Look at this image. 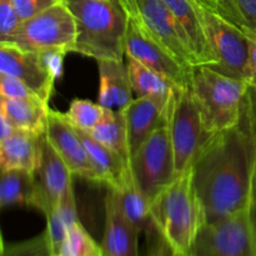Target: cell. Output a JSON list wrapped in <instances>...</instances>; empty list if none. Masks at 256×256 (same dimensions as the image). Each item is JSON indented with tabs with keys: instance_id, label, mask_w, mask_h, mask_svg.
<instances>
[{
	"instance_id": "37",
	"label": "cell",
	"mask_w": 256,
	"mask_h": 256,
	"mask_svg": "<svg viewBox=\"0 0 256 256\" xmlns=\"http://www.w3.org/2000/svg\"><path fill=\"white\" fill-rule=\"evenodd\" d=\"M154 239H152V244L150 246L148 256H189V254L179 252V250L174 249L162 235L158 232V230L154 232Z\"/></svg>"
},
{
	"instance_id": "42",
	"label": "cell",
	"mask_w": 256,
	"mask_h": 256,
	"mask_svg": "<svg viewBox=\"0 0 256 256\" xmlns=\"http://www.w3.org/2000/svg\"><path fill=\"white\" fill-rule=\"evenodd\" d=\"M255 134V160H254V179H252V199L256 200V128L252 126Z\"/></svg>"
},
{
	"instance_id": "30",
	"label": "cell",
	"mask_w": 256,
	"mask_h": 256,
	"mask_svg": "<svg viewBox=\"0 0 256 256\" xmlns=\"http://www.w3.org/2000/svg\"><path fill=\"white\" fill-rule=\"evenodd\" d=\"M20 24L12 0H0V44L10 42Z\"/></svg>"
},
{
	"instance_id": "29",
	"label": "cell",
	"mask_w": 256,
	"mask_h": 256,
	"mask_svg": "<svg viewBox=\"0 0 256 256\" xmlns=\"http://www.w3.org/2000/svg\"><path fill=\"white\" fill-rule=\"evenodd\" d=\"M45 218H46V230H45V234L48 236L52 255L58 256L68 236V226L58 209H55L54 212H52Z\"/></svg>"
},
{
	"instance_id": "41",
	"label": "cell",
	"mask_w": 256,
	"mask_h": 256,
	"mask_svg": "<svg viewBox=\"0 0 256 256\" xmlns=\"http://www.w3.org/2000/svg\"><path fill=\"white\" fill-rule=\"evenodd\" d=\"M0 120H2V138H0V139L9 136V135H12V132H16L14 125L9 122V119H8L5 115L0 114Z\"/></svg>"
},
{
	"instance_id": "16",
	"label": "cell",
	"mask_w": 256,
	"mask_h": 256,
	"mask_svg": "<svg viewBox=\"0 0 256 256\" xmlns=\"http://www.w3.org/2000/svg\"><path fill=\"white\" fill-rule=\"evenodd\" d=\"M142 232L125 216L114 190L105 198V225L102 250L104 256H139Z\"/></svg>"
},
{
	"instance_id": "18",
	"label": "cell",
	"mask_w": 256,
	"mask_h": 256,
	"mask_svg": "<svg viewBox=\"0 0 256 256\" xmlns=\"http://www.w3.org/2000/svg\"><path fill=\"white\" fill-rule=\"evenodd\" d=\"M98 102L106 109L124 110L134 99L132 82L124 60H99Z\"/></svg>"
},
{
	"instance_id": "39",
	"label": "cell",
	"mask_w": 256,
	"mask_h": 256,
	"mask_svg": "<svg viewBox=\"0 0 256 256\" xmlns=\"http://www.w3.org/2000/svg\"><path fill=\"white\" fill-rule=\"evenodd\" d=\"M246 109L248 114H249L250 120H252V126L256 128V90L250 88L249 94H248L246 99Z\"/></svg>"
},
{
	"instance_id": "35",
	"label": "cell",
	"mask_w": 256,
	"mask_h": 256,
	"mask_svg": "<svg viewBox=\"0 0 256 256\" xmlns=\"http://www.w3.org/2000/svg\"><path fill=\"white\" fill-rule=\"evenodd\" d=\"M248 38V82L252 89L256 90V32L249 28H242Z\"/></svg>"
},
{
	"instance_id": "5",
	"label": "cell",
	"mask_w": 256,
	"mask_h": 256,
	"mask_svg": "<svg viewBox=\"0 0 256 256\" xmlns=\"http://www.w3.org/2000/svg\"><path fill=\"white\" fill-rule=\"evenodd\" d=\"M8 44L34 52L46 50H59L65 54L74 52L76 45L74 15L60 0L44 12L22 22Z\"/></svg>"
},
{
	"instance_id": "34",
	"label": "cell",
	"mask_w": 256,
	"mask_h": 256,
	"mask_svg": "<svg viewBox=\"0 0 256 256\" xmlns=\"http://www.w3.org/2000/svg\"><path fill=\"white\" fill-rule=\"evenodd\" d=\"M205 2H209L210 6L214 8L218 12H220L222 16L234 22L235 25L242 29L245 28V22L235 4V0H205Z\"/></svg>"
},
{
	"instance_id": "36",
	"label": "cell",
	"mask_w": 256,
	"mask_h": 256,
	"mask_svg": "<svg viewBox=\"0 0 256 256\" xmlns=\"http://www.w3.org/2000/svg\"><path fill=\"white\" fill-rule=\"evenodd\" d=\"M40 58L42 62L46 66V69L52 72L55 79H59L62 76V64H64V52L59 50H46V52H40Z\"/></svg>"
},
{
	"instance_id": "38",
	"label": "cell",
	"mask_w": 256,
	"mask_h": 256,
	"mask_svg": "<svg viewBox=\"0 0 256 256\" xmlns=\"http://www.w3.org/2000/svg\"><path fill=\"white\" fill-rule=\"evenodd\" d=\"M238 9L245 22V28L256 32V0H235Z\"/></svg>"
},
{
	"instance_id": "17",
	"label": "cell",
	"mask_w": 256,
	"mask_h": 256,
	"mask_svg": "<svg viewBox=\"0 0 256 256\" xmlns=\"http://www.w3.org/2000/svg\"><path fill=\"white\" fill-rule=\"evenodd\" d=\"M45 135L16 132L0 139V168L2 172L22 169L36 172L42 162Z\"/></svg>"
},
{
	"instance_id": "22",
	"label": "cell",
	"mask_w": 256,
	"mask_h": 256,
	"mask_svg": "<svg viewBox=\"0 0 256 256\" xmlns=\"http://www.w3.org/2000/svg\"><path fill=\"white\" fill-rule=\"evenodd\" d=\"M114 192L125 216L140 232L149 235L156 230L152 216V204L136 186L132 175H130L129 179Z\"/></svg>"
},
{
	"instance_id": "43",
	"label": "cell",
	"mask_w": 256,
	"mask_h": 256,
	"mask_svg": "<svg viewBox=\"0 0 256 256\" xmlns=\"http://www.w3.org/2000/svg\"><path fill=\"white\" fill-rule=\"evenodd\" d=\"M95 256H104V254H102V252H100V254H98V255H95Z\"/></svg>"
},
{
	"instance_id": "23",
	"label": "cell",
	"mask_w": 256,
	"mask_h": 256,
	"mask_svg": "<svg viewBox=\"0 0 256 256\" xmlns=\"http://www.w3.org/2000/svg\"><path fill=\"white\" fill-rule=\"evenodd\" d=\"M96 142L119 155L130 164V148L128 129L122 110L106 109L102 122L89 132Z\"/></svg>"
},
{
	"instance_id": "27",
	"label": "cell",
	"mask_w": 256,
	"mask_h": 256,
	"mask_svg": "<svg viewBox=\"0 0 256 256\" xmlns=\"http://www.w3.org/2000/svg\"><path fill=\"white\" fill-rule=\"evenodd\" d=\"M100 252H102V246L79 222L68 229V236L58 256H95Z\"/></svg>"
},
{
	"instance_id": "12",
	"label": "cell",
	"mask_w": 256,
	"mask_h": 256,
	"mask_svg": "<svg viewBox=\"0 0 256 256\" xmlns=\"http://www.w3.org/2000/svg\"><path fill=\"white\" fill-rule=\"evenodd\" d=\"M46 139L65 162L72 176H79L99 184L86 148L78 130L70 124L64 112L50 109Z\"/></svg>"
},
{
	"instance_id": "33",
	"label": "cell",
	"mask_w": 256,
	"mask_h": 256,
	"mask_svg": "<svg viewBox=\"0 0 256 256\" xmlns=\"http://www.w3.org/2000/svg\"><path fill=\"white\" fill-rule=\"evenodd\" d=\"M58 210H59L60 215H62V219H64L68 229H69L70 226H72L74 224H76V222H80L79 215H78L76 202H75V194H74V189H72V185L64 194L59 206H58Z\"/></svg>"
},
{
	"instance_id": "31",
	"label": "cell",
	"mask_w": 256,
	"mask_h": 256,
	"mask_svg": "<svg viewBox=\"0 0 256 256\" xmlns=\"http://www.w3.org/2000/svg\"><path fill=\"white\" fill-rule=\"evenodd\" d=\"M0 94H2V98H5V99L42 100L18 78L8 74H0Z\"/></svg>"
},
{
	"instance_id": "24",
	"label": "cell",
	"mask_w": 256,
	"mask_h": 256,
	"mask_svg": "<svg viewBox=\"0 0 256 256\" xmlns=\"http://www.w3.org/2000/svg\"><path fill=\"white\" fill-rule=\"evenodd\" d=\"M36 182L34 172L22 169L2 172L0 182V206L28 205L34 206Z\"/></svg>"
},
{
	"instance_id": "19",
	"label": "cell",
	"mask_w": 256,
	"mask_h": 256,
	"mask_svg": "<svg viewBox=\"0 0 256 256\" xmlns=\"http://www.w3.org/2000/svg\"><path fill=\"white\" fill-rule=\"evenodd\" d=\"M185 32L196 65L216 66L218 58L209 44L192 0H162Z\"/></svg>"
},
{
	"instance_id": "2",
	"label": "cell",
	"mask_w": 256,
	"mask_h": 256,
	"mask_svg": "<svg viewBox=\"0 0 256 256\" xmlns=\"http://www.w3.org/2000/svg\"><path fill=\"white\" fill-rule=\"evenodd\" d=\"M76 22L75 52L99 60H124L129 16L120 0H62Z\"/></svg>"
},
{
	"instance_id": "20",
	"label": "cell",
	"mask_w": 256,
	"mask_h": 256,
	"mask_svg": "<svg viewBox=\"0 0 256 256\" xmlns=\"http://www.w3.org/2000/svg\"><path fill=\"white\" fill-rule=\"evenodd\" d=\"M76 130L86 148L99 184L106 185L108 189H119L132 175L130 164L124 162L114 152L96 142L89 132H82L79 129Z\"/></svg>"
},
{
	"instance_id": "10",
	"label": "cell",
	"mask_w": 256,
	"mask_h": 256,
	"mask_svg": "<svg viewBox=\"0 0 256 256\" xmlns=\"http://www.w3.org/2000/svg\"><path fill=\"white\" fill-rule=\"evenodd\" d=\"M189 256H256L249 209L205 222L192 242Z\"/></svg>"
},
{
	"instance_id": "14",
	"label": "cell",
	"mask_w": 256,
	"mask_h": 256,
	"mask_svg": "<svg viewBox=\"0 0 256 256\" xmlns=\"http://www.w3.org/2000/svg\"><path fill=\"white\" fill-rule=\"evenodd\" d=\"M72 174L52 149L45 134L42 162L35 172L36 194L34 208L44 212L45 216L58 209L64 194L72 186Z\"/></svg>"
},
{
	"instance_id": "7",
	"label": "cell",
	"mask_w": 256,
	"mask_h": 256,
	"mask_svg": "<svg viewBox=\"0 0 256 256\" xmlns=\"http://www.w3.org/2000/svg\"><path fill=\"white\" fill-rule=\"evenodd\" d=\"M209 44L218 58L215 68L248 82V38L244 30L218 12L205 0H192Z\"/></svg>"
},
{
	"instance_id": "3",
	"label": "cell",
	"mask_w": 256,
	"mask_h": 256,
	"mask_svg": "<svg viewBox=\"0 0 256 256\" xmlns=\"http://www.w3.org/2000/svg\"><path fill=\"white\" fill-rule=\"evenodd\" d=\"M190 89L209 135L242 122L250 90L246 80L229 76L210 65H194Z\"/></svg>"
},
{
	"instance_id": "1",
	"label": "cell",
	"mask_w": 256,
	"mask_h": 256,
	"mask_svg": "<svg viewBox=\"0 0 256 256\" xmlns=\"http://www.w3.org/2000/svg\"><path fill=\"white\" fill-rule=\"evenodd\" d=\"M254 160L255 134L245 105L242 122L210 135L190 168L205 222H216L249 209Z\"/></svg>"
},
{
	"instance_id": "26",
	"label": "cell",
	"mask_w": 256,
	"mask_h": 256,
	"mask_svg": "<svg viewBox=\"0 0 256 256\" xmlns=\"http://www.w3.org/2000/svg\"><path fill=\"white\" fill-rule=\"evenodd\" d=\"M106 108L99 102H92L85 99H74L69 109L64 112L70 124L82 132H90L104 118Z\"/></svg>"
},
{
	"instance_id": "28",
	"label": "cell",
	"mask_w": 256,
	"mask_h": 256,
	"mask_svg": "<svg viewBox=\"0 0 256 256\" xmlns=\"http://www.w3.org/2000/svg\"><path fill=\"white\" fill-rule=\"evenodd\" d=\"M2 256H52L45 232L38 236L19 242L2 244Z\"/></svg>"
},
{
	"instance_id": "40",
	"label": "cell",
	"mask_w": 256,
	"mask_h": 256,
	"mask_svg": "<svg viewBox=\"0 0 256 256\" xmlns=\"http://www.w3.org/2000/svg\"><path fill=\"white\" fill-rule=\"evenodd\" d=\"M250 212V224H252V242H254V249L256 255V200L252 199V204L249 208Z\"/></svg>"
},
{
	"instance_id": "13",
	"label": "cell",
	"mask_w": 256,
	"mask_h": 256,
	"mask_svg": "<svg viewBox=\"0 0 256 256\" xmlns=\"http://www.w3.org/2000/svg\"><path fill=\"white\" fill-rule=\"evenodd\" d=\"M0 74L18 78L49 104L56 79L46 69L39 52H26L12 44H0Z\"/></svg>"
},
{
	"instance_id": "25",
	"label": "cell",
	"mask_w": 256,
	"mask_h": 256,
	"mask_svg": "<svg viewBox=\"0 0 256 256\" xmlns=\"http://www.w3.org/2000/svg\"><path fill=\"white\" fill-rule=\"evenodd\" d=\"M126 58V66L135 98L170 96L176 86L170 80L145 66L132 58Z\"/></svg>"
},
{
	"instance_id": "9",
	"label": "cell",
	"mask_w": 256,
	"mask_h": 256,
	"mask_svg": "<svg viewBox=\"0 0 256 256\" xmlns=\"http://www.w3.org/2000/svg\"><path fill=\"white\" fill-rule=\"evenodd\" d=\"M128 16L186 66L196 65L185 32L162 0H120Z\"/></svg>"
},
{
	"instance_id": "8",
	"label": "cell",
	"mask_w": 256,
	"mask_h": 256,
	"mask_svg": "<svg viewBox=\"0 0 256 256\" xmlns=\"http://www.w3.org/2000/svg\"><path fill=\"white\" fill-rule=\"evenodd\" d=\"M130 170L150 204L176 178L175 156L168 124L152 132L132 155Z\"/></svg>"
},
{
	"instance_id": "15",
	"label": "cell",
	"mask_w": 256,
	"mask_h": 256,
	"mask_svg": "<svg viewBox=\"0 0 256 256\" xmlns=\"http://www.w3.org/2000/svg\"><path fill=\"white\" fill-rule=\"evenodd\" d=\"M170 96L134 98L122 110L126 122L130 155L152 132L168 124Z\"/></svg>"
},
{
	"instance_id": "4",
	"label": "cell",
	"mask_w": 256,
	"mask_h": 256,
	"mask_svg": "<svg viewBox=\"0 0 256 256\" xmlns=\"http://www.w3.org/2000/svg\"><path fill=\"white\" fill-rule=\"evenodd\" d=\"M152 216L158 232L174 249L189 254L205 224L202 205L195 194L192 170L175 178L152 202Z\"/></svg>"
},
{
	"instance_id": "32",
	"label": "cell",
	"mask_w": 256,
	"mask_h": 256,
	"mask_svg": "<svg viewBox=\"0 0 256 256\" xmlns=\"http://www.w3.org/2000/svg\"><path fill=\"white\" fill-rule=\"evenodd\" d=\"M60 0H12L18 16L22 22L35 16L39 12H44L48 8L52 6Z\"/></svg>"
},
{
	"instance_id": "11",
	"label": "cell",
	"mask_w": 256,
	"mask_h": 256,
	"mask_svg": "<svg viewBox=\"0 0 256 256\" xmlns=\"http://www.w3.org/2000/svg\"><path fill=\"white\" fill-rule=\"evenodd\" d=\"M125 56L132 58L159 72L179 89L190 88L194 66H186L180 62L174 55L148 36L130 18L125 40Z\"/></svg>"
},
{
	"instance_id": "21",
	"label": "cell",
	"mask_w": 256,
	"mask_h": 256,
	"mask_svg": "<svg viewBox=\"0 0 256 256\" xmlns=\"http://www.w3.org/2000/svg\"><path fill=\"white\" fill-rule=\"evenodd\" d=\"M49 112V104L42 100L2 98L0 114L5 115L20 132L35 135L46 134Z\"/></svg>"
},
{
	"instance_id": "6",
	"label": "cell",
	"mask_w": 256,
	"mask_h": 256,
	"mask_svg": "<svg viewBox=\"0 0 256 256\" xmlns=\"http://www.w3.org/2000/svg\"><path fill=\"white\" fill-rule=\"evenodd\" d=\"M168 130L175 156L176 176L192 168L205 140L210 136L190 88L172 92L168 112Z\"/></svg>"
}]
</instances>
